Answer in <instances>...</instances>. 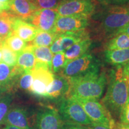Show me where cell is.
Instances as JSON below:
<instances>
[{
  "mask_svg": "<svg viewBox=\"0 0 129 129\" xmlns=\"http://www.w3.org/2000/svg\"><path fill=\"white\" fill-rule=\"evenodd\" d=\"M13 101L11 93H3L0 96V125L4 124L8 112L10 109V106Z\"/></svg>",
  "mask_w": 129,
  "mask_h": 129,
  "instance_id": "obj_26",
  "label": "cell"
},
{
  "mask_svg": "<svg viewBox=\"0 0 129 129\" xmlns=\"http://www.w3.org/2000/svg\"><path fill=\"white\" fill-rule=\"evenodd\" d=\"M100 68L101 62L99 60L92 54L88 53L69 62L60 74L68 79L77 78L99 72Z\"/></svg>",
  "mask_w": 129,
  "mask_h": 129,
  "instance_id": "obj_4",
  "label": "cell"
},
{
  "mask_svg": "<svg viewBox=\"0 0 129 129\" xmlns=\"http://www.w3.org/2000/svg\"><path fill=\"white\" fill-rule=\"evenodd\" d=\"M87 38L90 37L89 32L87 29L59 34L50 46V49L53 54L64 52L75 43Z\"/></svg>",
  "mask_w": 129,
  "mask_h": 129,
  "instance_id": "obj_10",
  "label": "cell"
},
{
  "mask_svg": "<svg viewBox=\"0 0 129 129\" xmlns=\"http://www.w3.org/2000/svg\"><path fill=\"white\" fill-rule=\"evenodd\" d=\"M122 73L124 77H129V61L122 67Z\"/></svg>",
  "mask_w": 129,
  "mask_h": 129,
  "instance_id": "obj_36",
  "label": "cell"
},
{
  "mask_svg": "<svg viewBox=\"0 0 129 129\" xmlns=\"http://www.w3.org/2000/svg\"><path fill=\"white\" fill-rule=\"evenodd\" d=\"M105 48L106 50L124 49L129 48V35L124 33L117 34L108 40Z\"/></svg>",
  "mask_w": 129,
  "mask_h": 129,
  "instance_id": "obj_23",
  "label": "cell"
},
{
  "mask_svg": "<svg viewBox=\"0 0 129 129\" xmlns=\"http://www.w3.org/2000/svg\"><path fill=\"white\" fill-rule=\"evenodd\" d=\"M125 78H126L127 82V87H128V94H129V77H125Z\"/></svg>",
  "mask_w": 129,
  "mask_h": 129,
  "instance_id": "obj_41",
  "label": "cell"
},
{
  "mask_svg": "<svg viewBox=\"0 0 129 129\" xmlns=\"http://www.w3.org/2000/svg\"><path fill=\"white\" fill-rule=\"evenodd\" d=\"M119 33H124L125 34L129 35V23L127 25L125 26V27H124L123 28L121 29L118 32L117 34H119Z\"/></svg>",
  "mask_w": 129,
  "mask_h": 129,
  "instance_id": "obj_38",
  "label": "cell"
},
{
  "mask_svg": "<svg viewBox=\"0 0 129 129\" xmlns=\"http://www.w3.org/2000/svg\"><path fill=\"white\" fill-rule=\"evenodd\" d=\"M113 129H129V125L122 123L121 122H118L115 124Z\"/></svg>",
  "mask_w": 129,
  "mask_h": 129,
  "instance_id": "obj_35",
  "label": "cell"
},
{
  "mask_svg": "<svg viewBox=\"0 0 129 129\" xmlns=\"http://www.w3.org/2000/svg\"><path fill=\"white\" fill-rule=\"evenodd\" d=\"M59 101L58 112L63 121L74 122L86 126L93 122L83 106L71 97H65Z\"/></svg>",
  "mask_w": 129,
  "mask_h": 129,
  "instance_id": "obj_5",
  "label": "cell"
},
{
  "mask_svg": "<svg viewBox=\"0 0 129 129\" xmlns=\"http://www.w3.org/2000/svg\"><path fill=\"white\" fill-rule=\"evenodd\" d=\"M4 92H5V90L3 89L1 86H0V96H1V94H3V93H4Z\"/></svg>",
  "mask_w": 129,
  "mask_h": 129,
  "instance_id": "obj_42",
  "label": "cell"
},
{
  "mask_svg": "<svg viewBox=\"0 0 129 129\" xmlns=\"http://www.w3.org/2000/svg\"><path fill=\"white\" fill-rule=\"evenodd\" d=\"M4 124L13 125L21 129H32L26 110L22 107H13L8 112Z\"/></svg>",
  "mask_w": 129,
  "mask_h": 129,
  "instance_id": "obj_14",
  "label": "cell"
},
{
  "mask_svg": "<svg viewBox=\"0 0 129 129\" xmlns=\"http://www.w3.org/2000/svg\"><path fill=\"white\" fill-rule=\"evenodd\" d=\"M92 45V40L90 38L84 39L72 45L64 52L67 64L70 61L88 53Z\"/></svg>",
  "mask_w": 129,
  "mask_h": 129,
  "instance_id": "obj_18",
  "label": "cell"
},
{
  "mask_svg": "<svg viewBox=\"0 0 129 129\" xmlns=\"http://www.w3.org/2000/svg\"><path fill=\"white\" fill-rule=\"evenodd\" d=\"M107 78L108 88L102 99V105L112 118L119 117L122 108L129 99L127 82L122 73V67L111 70Z\"/></svg>",
  "mask_w": 129,
  "mask_h": 129,
  "instance_id": "obj_2",
  "label": "cell"
},
{
  "mask_svg": "<svg viewBox=\"0 0 129 129\" xmlns=\"http://www.w3.org/2000/svg\"><path fill=\"white\" fill-rule=\"evenodd\" d=\"M61 129H88L86 125H83L74 122L63 121Z\"/></svg>",
  "mask_w": 129,
  "mask_h": 129,
  "instance_id": "obj_33",
  "label": "cell"
},
{
  "mask_svg": "<svg viewBox=\"0 0 129 129\" xmlns=\"http://www.w3.org/2000/svg\"><path fill=\"white\" fill-rule=\"evenodd\" d=\"M62 122L58 111L51 108H44L37 114L35 129H61Z\"/></svg>",
  "mask_w": 129,
  "mask_h": 129,
  "instance_id": "obj_12",
  "label": "cell"
},
{
  "mask_svg": "<svg viewBox=\"0 0 129 129\" xmlns=\"http://www.w3.org/2000/svg\"><path fill=\"white\" fill-rule=\"evenodd\" d=\"M129 23V4L121 6H99L89 19L95 37L108 40Z\"/></svg>",
  "mask_w": 129,
  "mask_h": 129,
  "instance_id": "obj_1",
  "label": "cell"
},
{
  "mask_svg": "<svg viewBox=\"0 0 129 129\" xmlns=\"http://www.w3.org/2000/svg\"><path fill=\"white\" fill-rule=\"evenodd\" d=\"M23 72L17 66L12 67L3 62L0 63V86L5 91L10 90Z\"/></svg>",
  "mask_w": 129,
  "mask_h": 129,
  "instance_id": "obj_16",
  "label": "cell"
},
{
  "mask_svg": "<svg viewBox=\"0 0 129 129\" xmlns=\"http://www.w3.org/2000/svg\"><path fill=\"white\" fill-rule=\"evenodd\" d=\"M33 51L36 63L47 66L51 69V61L53 54L51 53L50 48L48 47L33 46Z\"/></svg>",
  "mask_w": 129,
  "mask_h": 129,
  "instance_id": "obj_22",
  "label": "cell"
},
{
  "mask_svg": "<svg viewBox=\"0 0 129 129\" xmlns=\"http://www.w3.org/2000/svg\"><path fill=\"white\" fill-rule=\"evenodd\" d=\"M68 1V0H61V2H62V1Z\"/></svg>",
  "mask_w": 129,
  "mask_h": 129,
  "instance_id": "obj_45",
  "label": "cell"
},
{
  "mask_svg": "<svg viewBox=\"0 0 129 129\" xmlns=\"http://www.w3.org/2000/svg\"><path fill=\"white\" fill-rule=\"evenodd\" d=\"M94 1L101 6H121L129 4V0H94Z\"/></svg>",
  "mask_w": 129,
  "mask_h": 129,
  "instance_id": "obj_31",
  "label": "cell"
},
{
  "mask_svg": "<svg viewBox=\"0 0 129 129\" xmlns=\"http://www.w3.org/2000/svg\"><path fill=\"white\" fill-rule=\"evenodd\" d=\"M36 60L33 51V45L29 43L17 54L16 66L23 72L30 71L34 68Z\"/></svg>",
  "mask_w": 129,
  "mask_h": 129,
  "instance_id": "obj_19",
  "label": "cell"
},
{
  "mask_svg": "<svg viewBox=\"0 0 129 129\" xmlns=\"http://www.w3.org/2000/svg\"><path fill=\"white\" fill-rule=\"evenodd\" d=\"M67 65L64 52H59L54 54L51 61V69L53 74H59Z\"/></svg>",
  "mask_w": 129,
  "mask_h": 129,
  "instance_id": "obj_28",
  "label": "cell"
},
{
  "mask_svg": "<svg viewBox=\"0 0 129 129\" xmlns=\"http://www.w3.org/2000/svg\"><path fill=\"white\" fill-rule=\"evenodd\" d=\"M96 6L94 0H68L60 2L55 10L60 16L82 15L90 17Z\"/></svg>",
  "mask_w": 129,
  "mask_h": 129,
  "instance_id": "obj_7",
  "label": "cell"
},
{
  "mask_svg": "<svg viewBox=\"0 0 129 129\" xmlns=\"http://www.w3.org/2000/svg\"><path fill=\"white\" fill-rule=\"evenodd\" d=\"M9 7L14 15L26 22L38 10L34 3L29 0H12Z\"/></svg>",
  "mask_w": 129,
  "mask_h": 129,
  "instance_id": "obj_15",
  "label": "cell"
},
{
  "mask_svg": "<svg viewBox=\"0 0 129 129\" xmlns=\"http://www.w3.org/2000/svg\"><path fill=\"white\" fill-rule=\"evenodd\" d=\"M12 0H0V3H3V4H8L11 2Z\"/></svg>",
  "mask_w": 129,
  "mask_h": 129,
  "instance_id": "obj_40",
  "label": "cell"
},
{
  "mask_svg": "<svg viewBox=\"0 0 129 129\" xmlns=\"http://www.w3.org/2000/svg\"><path fill=\"white\" fill-rule=\"evenodd\" d=\"M9 9H10L9 4L0 3V13L3 12H4V11L9 10Z\"/></svg>",
  "mask_w": 129,
  "mask_h": 129,
  "instance_id": "obj_37",
  "label": "cell"
},
{
  "mask_svg": "<svg viewBox=\"0 0 129 129\" xmlns=\"http://www.w3.org/2000/svg\"><path fill=\"white\" fill-rule=\"evenodd\" d=\"M70 97L78 102L93 122L103 124L114 127L115 122L104 106L98 100L85 99L80 97Z\"/></svg>",
  "mask_w": 129,
  "mask_h": 129,
  "instance_id": "obj_6",
  "label": "cell"
},
{
  "mask_svg": "<svg viewBox=\"0 0 129 129\" xmlns=\"http://www.w3.org/2000/svg\"><path fill=\"white\" fill-rule=\"evenodd\" d=\"M33 83V76L32 71H25L20 75L18 78L19 87L23 90L29 91Z\"/></svg>",
  "mask_w": 129,
  "mask_h": 129,
  "instance_id": "obj_29",
  "label": "cell"
},
{
  "mask_svg": "<svg viewBox=\"0 0 129 129\" xmlns=\"http://www.w3.org/2000/svg\"><path fill=\"white\" fill-rule=\"evenodd\" d=\"M89 19L87 16L82 15L59 16L53 32L59 35L86 29L89 25Z\"/></svg>",
  "mask_w": 129,
  "mask_h": 129,
  "instance_id": "obj_9",
  "label": "cell"
},
{
  "mask_svg": "<svg viewBox=\"0 0 129 129\" xmlns=\"http://www.w3.org/2000/svg\"><path fill=\"white\" fill-rule=\"evenodd\" d=\"M104 59L105 62L114 67H123L129 61V48L112 50H105Z\"/></svg>",
  "mask_w": 129,
  "mask_h": 129,
  "instance_id": "obj_20",
  "label": "cell"
},
{
  "mask_svg": "<svg viewBox=\"0 0 129 129\" xmlns=\"http://www.w3.org/2000/svg\"><path fill=\"white\" fill-rule=\"evenodd\" d=\"M3 43V41L2 40V39H1V37H0V48H1V46H2Z\"/></svg>",
  "mask_w": 129,
  "mask_h": 129,
  "instance_id": "obj_43",
  "label": "cell"
},
{
  "mask_svg": "<svg viewBox=\"0 0 129 129\" xmlns=\"http://www.w3.org/2000/svg\"><path fill=\"white\" fill-rule=\"evenodd\" d=\"M1 51V61L9 67H15L17 64V54L13 51L4 43L0 48Z\"/></svg>",
  "mask_w": 129,
  "mask_h": 129,
  "instance_id": "obj_27",
  "label": "cell"
},
{
  "mask_svg": "<svg viewBox=\"0 0 129 129\" xmlns=\"http://www.w3.org/2000/svg\"><path fill=\"white\" fill-rule=\"evenodd\" d=\"M39 29L32 24L17 17L14 21L13 33L26 42H30L35 38Z\"/></svg>",
  "mask_w": 129,
  "mask_h": 129,
  "instance_id": "obj_17",
  "label": "cell"
},
{
  "mask_svg": "<svg viewBox=\"0 0 129 129\" xmlns=\"http://www.w3.org/2000/svg\"><path fill=\"white\" fill-rule=\"evenodd\" d=\"M69 96L85 99H100L104 94L108 78L104 72H94L85 76L68 79Z\"/></svg>",
  "mask_w": 129,
  "mask_h": 129,
  "instance_id": "obj_3",
  "label": "cell"
},
{
  "mask_svg": "<svg viewBox=\"0 0 129 129\" xmlns=\"http://www.w3.org/2000/svg\"><path fill=\"white\" fill-rule=\"evenodd\" d=\"M3 129H21V128L15 126H13V125H7V126Z\"/></svg>",
  "mask_w": 129,
  "mask_h": 129,
  "instance_id": "obj_39",
  "label": "cell"
},
{
  "mask_svg": "<svg viewBox=\"0 0 129 129\" xmlns=\"http://www.w3.org/2000/svg\"><path fill=\"white\" fill-rule=\"evenodd\" d=\"M88 129H113L114 127L103 124L92 122L90 124L87 125Z\"/></svg>",
  "mask_w": 129,
  "mask_h": 129,
  "instance_id": "obj_34",
  "label": "cell"
},
{
  "mask_svg": "<svg viewBox=\"0 0 129 129\" xmlns=\"http://www.w3.org/2000/svg\"><path fill=\"white\" fill-rule=\"evenodd\" d=\"M29 1H31V2L34 3V0H29Z\"/></svg>",
  "mask_w": 129,
  "mask_h": 129,
  "instance_id": "obj_46",
  "label": "cell"
},
{
  "mask_svg": "<svg viewBox=\"0 0 129 129\" xmlns=\"http://www.w3.org/2000/svg\"><path fill=\"white\" fill-rule=\"evenodd\" d=\"M59 16L55 9H40L36 11L27 22L40 30L53 32Z\"/></svg>",
  "mask_w": 129,
  "mask_h": 129,
  "instance_id": "obj_11",
  "label": "cell"
},
{
  "mask_svg": "<svg viewBox=\"0 0 129 129\" xmlns=\"http://www.w3.org/2000/svg\"><path fill=\"white\" fill-rule=\"evenodd\" d=\"M16 18L17 17L9 10L0 13V37L3 42L13 33V25Z\"/></svg>",
  "mask_w": 129,
  "mask_h": 129,
  "instance_id": "obj_21",
  "label": "cell"
},
{
  "mask_svg": "<svg viewBox=\"0 0 129 129\" xmlns=\"http://www.w3.org/2000/svg\"><path fill=\"white\" fill-rule=\"evenodd\" d=\"M58 34L53 32H46L39 30L35 38L30 42L31 44L34 46H50Z\"/></svg>",
  "mask_w": 129,
  "mask_h": 129,
  "instance_id": "obj_24",
  "label": "cell"
},
{
  "mask_svg": "<svg viewBox=\"0 0 129 129\" xmlns=\"http://www.w3.org/2000/svg\"><path fill=\"white\" fill-rule=\"evenodd\" d=\"M61 0H34V3L38 10L56 9Z\"/></svg>",
  "mask_w": 129,
  "mask_h": 129,
  "instance_id": "obj_30",
  "label": "cell"
},
{
  "mask_svg": "<svg viewBox=\"0 0 129 129\" xmlns=\"http://www.w3.org/2000/svg\"><path fill=\"white\" fill-rule=\"evenodd\" d=\"M1 61V50H0V62Z\"/></svg>",
  "mask_w": 129,
  "mask_h": 129,
  "instance_id": "obj_44",
  "label": "cell"
},
{
  "mask_svg": "<svg viewBox=\"0 0 129 129\" xmlns=\"http://www.w3.org/2000/svg\"><path fill=\"white\" fill-rule=\"evenodd\" d=\"M33 83L29 91L35 96L46 98L54 79V74L47 66L35 63L32 71Z\"/></svg>",
  "mask_w": 129,
  "mask_h": 129,
  "instance_id": "obj_8",
  "label": "cell"
},
{
  "mask_svg": "<svg viewBox=\"0 0 129 129\" xmlns=\"http://www.w3.org/2000/svg\"><path fill=\"white\" fill-rule=\"evenodd\" d=\"M119 117L121 122L129 125V99L122 108Z\"/></svg>",
  "mask_w": 129,
  "mask_h": 129,
  "instance_id": "obj_32",
  "label": "cell"
},
{
  "mask_svg": "<svg viewBox=\"0 0 129 129\" xmlns=\"http://www.w3.org/2000/svg\"><path fill=\"white\" fill-rule=\"evenodd\" d=\"M3 43L6 44V46L10 48L13 52L17 53V54L23 50L28 45L26 42L23 41L14 33L11 34Z\"/></svg>",
  "mask_w": 129,
  "mask_h": 129,
  "instance_id": "obj_25",
  "label": "cell"
},
{
  "mask_svg": "<svg viewBox=\"0 0 129 129\" xmlns=\"http://www.w3.org/2000/svg\"><path fill=\"white\" fill-rule=\"evenodd\" d=\"M70 84L68 79L60 74H54V79L47 92L46 98L59 99L69 95Z\"/></svg>",
  "mask_w": 129,
  "mask_h": 129,
  "instance_id": "obj_13",
  "label": "cell"
}]
</instances>
